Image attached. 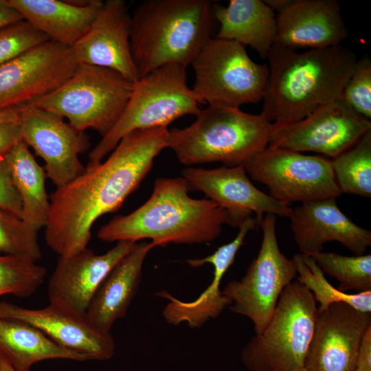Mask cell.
<instances>
[{
    "mask_svg": "<svg viewBox=\"0 0 371 371\" xmlns=\"http://www.w3.org/2000/svg\"><path fill=\"white\" fill-rule=\"evenodd\" d=\"M168 129H138L125 135L103 162H89L85 172L50 196L45 227L47 245L58 256L87 247L94 223L120 208L168 148Z\"/></svg>",
    "mask_w": 371,
    "mask_h": 371,
    "instance_id": "1",
    "label": "cell"
},
{
    "mask_svg": "<svg viewBox=\"0 0 371 371\" xmlns=\"http://www.w3.org/2000/svg\"><path fill=\"white\" fill-rule=\"evenodd\" d=\"M267 58L269 74L260 115L273 127L298 122L341 99L357 61L341 45L297 53L274 44Z\"/></svg>",
    "mask_w": 371,
    "mask_h": 371,
    "instance_id": "2",
    "label": "cell"
},
{
    "mask_svg": "<svg viewBox=\"0 0 371 371\" xmlns=\"http://www.w3.org/2000/svg\"><path fill=\"white\" fill-rule=\"evenodd\" d=\"M190 190L182 177L157 179L149 199L102 225L98 238L106 243L150 239L156 247L214 240L227 224L226 212L209 199L190 197Z\"/></svg>",
    "mask_w": 371,
    "mask_h": 371,
    "instance_id": "3",
    "label": "cell"
},
{
    "mask_svg": "<svg viewBox=\"0 0 371 371\" xmlns=\"http://www.w3.org/2000/svg\"><path fill=\"white\" fill-rule=\"evenodd\" d=\"M207 0H146L131 15L130 44L140 78L168 64H192L211 39Z\"/></svg>",
    "mask_w": 371,
    "mask_h": 371,
    "instance_id": "4",
    "label": "cell"
},
{
    "mask_svg": "<svg viewBox=\"0 0 371 371\" xmlns=\"http://www.w3.org/2000/svg\"><path fill=\"white\" fill-rule=\"evenodd\" d=\"M196 116L189 126L168 130V148L181 164L244 166L268 146L272 124L260 114L208 106Z\"/></svg>",
    "mask_w": 371,
    "mask_h": 371,
    "instance_id": "5",
    "label": "cell"
},
{
    "mask_svg": "<svg viewBox=\"0 0 371 371\" xmlns=\"http://www.w3.org/2000/svg\"><path fill=\"white\" fill-rule=\"evenodd\" d=\"M133 87L115 70L78 64L61 85L28 104L67 118L80 131L91 128L102 137L120 119Z\"/></svg>",
    "mask_w": 371,
    "mask_h": 371,
    "instance_id": "6",
    "label": "cell"
},
{
    "mask_svg": "<svg viewBox=\"0 0 371 371\" xmlns=\"http://www.w3.org/2000/svg\"><path fill=\"white\" fill-rule=\"evenodd\" d=\"M317 307L297 280L282 291L266 328L245 344L240 359L250 371H304Z\"/></svg>",
    "mask_w": 371,
    "mask_h": 371,
    "instance_id": "7",
    "label": "cell"
},
{
    "mask_svg": "<svg viewBox=\"0 0 371 371\" xmlns=\"http://www.w3.org/2000/svg\"><path fill=\"white\" fill-rule=\"evenodd\" d=\"M200 110L187 83L186 67L172 63L157 68L134 83L122 115L89 153V162L102 161L133 131L167 127L184 115H196Z\"/></svg>",
    "mask_w": 371,
    "mask_h": 371,
    "instance_id": "8",
    "label": "cell"
},
{
    "mask_svg": "<svg viewBox=\"0 0 371 371\" xmlns=\"http://www.w3.org/2000/svg\"><path fill=\"white\" fill-rule=\"evenodd\" d=\"M191 65L194 71L191 89L199 104L239 108L263 98L268 65L252 60L245 47L236 41L212 38Z\"/></svg>",
    "mask_w": 371,
    "mask_h": 371,
    "instance_id": "9",
    "label": "cell"
},
{
    "mask_svg": "<svg viewBox=\"0 0 371 371\" xmlns=\"http://www.w3.org/2000/svg\"><path fill=\"white\" fill-rule=\"evenodd\" d=\"M260 226L262 239L257 256L245 276L229 282L223 291L230 301L229 309L249 318L256 334L266 328L282 291L297 277L295 260L280 249L276 216L265 214Z\"/></svg>",
    "mask_w": 371,
    "mask_h": 371,
    "instance_id": "10",
    "label": "cell"
},
{
    "mask_svg": "<svg viewBox=\"0 0 371 371\" xmlns=\"http://www.w3.org/2000/svg\"><path fill=\"white\" fill-rule=\"evenodd\" d=\"M247 174L264 184L280 202L304 203L341 194L331 159L266 147L244 164Z\"/></svg>",
    "mask_w": 371,
    "mask_h": 371,
    "instance_id": "11",
    "label": "cell"
},
{
    "mask_svg": "<svg viewBox=\"0 0 371 371\" xmlns=\"http://www.w3.org/2000/svg\"><path fill=\"white\" fill-rule=\"evenodd\" d=\"M370 130V120L340 99L320 106L295 123L272 126L268 146L297 153L315 152L333 159Z\"/></svg>",
    "mask_w": 371,
    "mask_h": 371,
    "instance_id": "12",
    "label": "cell"
},
{
    "mask_svg": "<svg viewBox=\"0 0 371 371\" xmlns=\"http://www.w3.org/2000/svg\"><path fill=\"white\" fill-rule=\"evenodd\" d=\"M21 139L45 162L44 169L56 188H62L85 170L79 156L90 148L89 136L63 118L25 104L19 106Z\"/></svg>",
    "mask_w": 371,
    "mask_h": 371,
    "instance_id": "13",
    "label": "cell"
},
{
    "mask_svg": "<svg viewBox=\"0 0 371 371\" xmlns=\"http://www.w3.org/2000/svg\"><path fill=\"white\" fill-rule=\"evenodd\" d=\"M78 63L72 49L49 40L0 66V111L19 107L54 90Z\"/></svg>",
    "mask_w": 371,
    "mask_h": 371,
    "instance_id": "14",
    "label": "cell"
},
{
    "mask_svg": "<svg viewBox=\"0 0 371 371\" xmlns=\"http://www.w3.org/2000/svg\"><path fill=\"white\" fill-rule=\"evenodd\" d=\"M190 190L203 193L227 214V224L239 227L256 214L260 225L267 214L290 218L293 208L258 189L250 181L244 166L213 169L187 168L181 172Z\"/></svg>",
    "mask_w": 371,
    "mask_h": 371,
    "instance_id": "15",
    "label": "cell"
},
{
    "mask_svg": "<svg viewBox=\"0 0 371 371\" xmlns=\"http://www.w3.org/2000/svg\"><path fill=\"white\" fill-rule=\"evenodd\" d=\"M371 313L344 302L318 310L304 371H354Z\"/></svg>",
    "mask_w": 371,
    "mask_h": 371,
    "instance_id": "16",
    "label": "cell"
},
{
    "mask_svg": "<svg viewBox=\"0 0 371 371\" xmlns=\"http://www.w3.org/2000/svg\"><path fill=\"white\" fill-rule=\"evenodd\" d=\"M136 243L118 241L103 254H96L87 247L70 256H58L48 283L49 304L85 315L99 285Z\"/></svg>",
    "mask_w": 371,
    "mask_h": 371,
    "instance_id": "17",
    "label": "cell"
},
{
    "mask_svg": "<svg viewBox=\"0 0 371 371\" xmlns=\"http://www.w3.org/2000/svg\"><path fill=\"white\" fill-rule=\"evenodd\" d=\"M131 15L124 0H106L87 32L71 48L78 64L116 71L133 82L139 78L130 44Z\"/></svg>",
    "mask_w": 371,
    "mask_h": 371,
    "instance_id": "18",
    "label": "cell"
},
{
    "mask_svg": "<svg viewBox=\"0 0 371 371\" xmlns=\"http://www.w3.org/2000/svg\"><path fill=\"white\" fill-rule=\"evenodd\" d=\"M0 318L27 323L62 347L85 355L89 360L105 361L115 354V344L110 332L95 327L86 315L50 304L32 309L0 302Z\"/></svg>",
    "mask_w": 371,
    "mask_h": 371,
    "instance_id": "19",
    "label": "cell"
},
{
    "mask_svg": "<svg viewBox=\"0 0 371 371\" xmlns=\"http://www.w3.org/2000/svg\"><path fill=\"white\" fill-rule=\"evenodd\" d=\"M290 227L301 254L322 251L328 242L335 241L355 256L364 254L371 246L370 231L355 224L339 208L336 198L301 203L293 208Z\"/></svg>",
    "mask_w": 371,
    "mask_h": 371,
    "instance_id": "20",
    "label": "cell"
},
{
    "mask_svg": "<svg viewBox=\"0 0 371 371\" xmlns=\"http://www.w3.org/2000/svg\"><path fill=\"white\" fill-rule=\"evenodd\" d=\"M276 22L275 44L292 50L339 45L348 34L335 0H289Z\"/></svg>",
    "mask_w": 371,
    "mask_h": 371,
    "instance_id": "21",
    "label": "cell"
},
{
    "mask_svg": "<svg viewBox=\"0 0 371 371\" xmlns=\"http://www.w3.org/2000/svg\"><path fill=\"white\" fill-rule=\"evenodd\" d=\"M254 229V223L247 220L239 226L236 236L231 242L219 247L213 254L206 257L188 259L186 261L192 267H199L207 263L212 265L213 279L196 299L189 302L179 300L166 291L159 292V297L168 300L162 312L168 324L178 326L185 322L192 328H198L210 319L218 317L230 305L229 300L220 289L221 282L234 262L246 236Z\"/></svg>",
    "mask_w": 371,
    "mask_h": 371,
    "instance_id": "22",
    "label": "cell"
},
{
    "mask_svg": "<svg viewBox=\"0 0 371 371\" xmlns=\"http://www.w3.org/2000/svg\"><path fill=\"white\" fill-rule=\"evenodd\" d=\"M155 247L151 241L137 243L104 278L85 313L93 325L110 332L116 320L126 317L142 280L144 262Z\"/></svg>",
    "mask_w": 371,
    "mask_h": 371,
    "instance_id": "23",
    "label": "cell"
},
{
    "mask_svg": "<svg viewBox=\"0 0 371 371\" xmlns=\"http://www.w3.org/2000/svg\"><path fill=\"white\" fill-rule=\"evenodd\" d=\"M34 28L72 48L87 32L103 1L7 0Z\"/></svg>",
    "mask_w": 371,
    "mask_h": 371,
    "instance_id": "24",
    "label": "cell"
},
{
    "mask_svg": "<svg viewBox=\"0 0 371 371\" xmlns=\"http://www.w3.org/2000/svg\"><path fill=\"white\" fill-rule=\"evenodd\" d=\"M212 15L220 23L216 38L249 45L267 58L277 35L273 10L261 0H230L227 6L212 3Z\"/></svg>",
    "mask_w": 371,
    "mask_h": 371,
    "instance_id": "25",
    "label": "cell"
},
{
    "mask_svg": "<svg viewBox=\"0 0 371 371\" xmlns=\"http://www.w3.org/2000/svg\"><path fill=\"white\" fill-rule=\"evenodd\" d=\"M0 355L16 371H30L34 364L48 359L89 360L58 345L36 328L7 318H0Z\"/></svg>",
    "mask_w": 371,
    "mask_h": 371,
    "instance_id": "26",
    "label": "cell"
},
{
    "mask_svg": "<svg viewBox=\"0 0 371 371\" xmlns=\"http://www.w3.org/2000/svg\"><path fill=\"white\" fill-rule=\"evenodd\" d=\"M12 184L22 205V219L38 231L45 228L50 212L44 167L38 164L29 147L22 141L4 157Z\"/></svg>",
    "mask_w": 371,
    "mask_h": 371,
    "instance_id": "27",
    "label": "cell"
},
{
    "mask_svg": "<svg viewBox=\"0 0 371 371\" xmlns=\"http://www.w3.org/2000/svg\"><path fill=\"white\" fill-rule=\"evenodd\" d=\"M341 194L371 196V130L352 147L331 159Z\"/></svg>",
    "mask_w": 371,
    "mask_h": 371,
    "instance_id": "28",
    "label": "cell"
},
{
    "mask_svg": "<svg viewBox=\"0 0 371 371\" xmlns=\"http://www.w3.org/2000/svg\"><path fill=\"white\" fill-rule=\"evenodd\" d=\"M293 258L297 268V280L319 303L318 310L325 309L333 303L344 302L358 311L371 313V291L356 293L341 292L328 282L311 256L297 254Z\"/></svg>",
    "mask_w": 371,
    "mask_h": 371,
    "instance_id": "29",
    "label": "cell"
},
{
    "mask_svg": "<svg viewBox=\"0 0 371 371\" xmlns=\"http://www.w3.org/2000/svg\"><path fill=\"white\" fill-rule=\"evenodd\" d=\"M323 272L339 282L337 289L347 293L371 291V255L347 256L319 251L308 255Z\"/></svg>",
    "mask_w": 371,
    "mask_h": 371,
    "instance_id": "30",
    "label": "cell"
},
{
    "mask_svg": "<svg viewBox=\"0 0 371 371\" xmlns=\"http://www.w3.org/2000/svg\"><path fill=\"white\" fill-rule=\"evenodd\" d=\"M47 269L27 258L0 256V296L27 297L44 282Z\"/></svg>",
    "mask_w": 371,
    "mask_h": 371,
    "instance_id": "31",
    "label": "cell"
},
{
    "mask_svg": "<svg viewBox=\"0 0 371 371\" xmlns=\"http://www.w3.org/2000/svg\"><path fill=\"white\" fill-rule=\"evenodd\" d=\"M0 251L36 262L42 257L38 231L17 215L0 207Z\"/></svg>",
    "mask_w": 371,
    "mask_h": 371,
    "instance_id": "32",
    "label": "cell"
},
{
    "mask_svg": "<svg viewBox=\"0 0 371 371\" xmlns=\"http://www.w3.org/2000/svg\"><path fill=\"white\" fill-rule=\"evenodd\" d=\"M49 40L25 20L0 28V66Z\"/></svg>",
    "mask_w": 371,
    "mask_h": 371,
    "instance_id": "33",
    "label": "cell"
},
{
    "mask_svg": "<svg viewBox=\"0 0 371 371\" xmlns=\"http://www.w3.org/2000/svg\"><path fill=\"white\" fill-rule=\"evenodd\" d=\"M341 99L356 113L371 118V61L368 57L357 60L346 82Z\"/></svg>",
    "mask_w": 371,
    "mask_h": 371,
    "instance_id": "34",
    "label": "cell"
},
{
    "mask_svg": "<svg viewBox=\"0 0 371 371\" xmlns=\"http://www.w3.org/2000/svg\"><path fill=\"white\" fill-rule=\"evenodd\" d=\"M0 207L22 218L21 201L12 184L4 158H0Z\"/></svg>",
    "mask_w": 371,
    "mask_h": 371,
    "instance_id": "35",
    "label": "cell"
},
{
    "mask_svg": "<svg viewBox=\"0 0 371 371\" xmlns=\"http://www.w3.org/2000/svg\"><path fill=\"white\" fill-rule=\"evenodd\" d=\"M21 139L19 117L16 120L0 122V158L7 153Z\"/></svg>",
    "mask_w": 371,
    "mask_h": 371,
    "instance_id": "36",
    "label": "cell"
},
{
    "mask_svg": "<svg viewBox=\"0 0 371 371\" xmlns=\"http://www.w3.org/2000/svg\"><path fill=\"white\" fill-rule=\"evenodd\" d=\"M356 368L371 371V326L366 330L359 350Z\"/></svg>",
    "mask_w": 371,
    "mask_h": 371,
    "instance_id": "37",
    "label": "cell"
},
{
    "mask_svg": "<svg viewBox=\"0 0 371 371\" xmlns=\"http://www.w3.org/2000/svg\"><path fill=\"white\" fill-rule=\"evenodd\" d=\"M22 20L21 14L7 0H0V28Z\"/></svg>",
    "mask_w": 371,
    "mask_h": 371,
    "instance_id": "38",
    "label": "cell"
},
{
    "mask_svg": "<svg viewBox=\"0 0 371 371\" xmlns=\"http://www.w3.org/2000/svg\"><path fill=\"white\" fill-rule=\"evenodd\" d=\"M19 117V107L0 111V122L16 120Z\"/></svg>",
    "mask_w": 371,
    "mask_h": 371,
    "instance_id": "39",
    "label": "cell"
},
{
    "mask_svg": "<svg viewBox=\"0 0 371 371\" xmlns=\"http://www.w3.org/2000/svg\"><path fill=\"white\" fill-rule=\"evenodd\" d=\"M0 371H16L13 367L0 355Z\"/></svg>",
    "mask_w": 371,
    "mask_h": 371,
    "instance_id": "40",
    "label": "cell"
},
{
    "mask_svg": "<svg viewBox=\"0 0 371 371\" xmlns=\"http://www.w3.org/2000/svg\"><path fill=\"white\" fill-rule=\"evenodd\" d=\"M354 371H362V370H359V369L355 368V369Z\"/></svg>",
    "mask_w": 371,
    "mask_h": 371,
    "instance_id": "41",
    "label": "cell"
}]
</instances>
